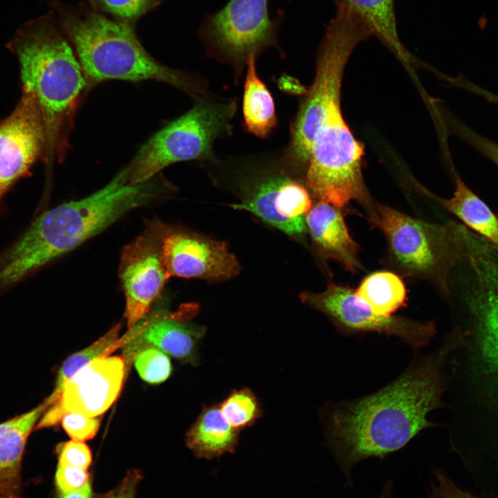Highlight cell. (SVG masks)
Listing matches in <instances>:
<instances>
[{
  "instance_id": "obj_25",
  "label": "cell",
  "mask_w": 498,
  "mask_h": 498,
  "mask_svg": "<svg viewBox=\"0 0 498 498\" xmlns=\"http://www.w3.org/2000/svg\"><path fill=\"white\" fill-rule=\"evenodd\" d=\"M121 325L113 326L87 347L70 356L60 367L53 391L49 395L53 404L59 398L64 385L81 368L95 358L110 355V347L119 339Z\"/></svg>"
},
{
  "instance_id": "obj_26",
  "label": "cell",
  "mask_w": 498,
  "mask_h": 498,
  "mask_svg": "<svg viewBox=\"0 0 498 498\" xmlns=\"http://www.w3.org/2000/svg\"><path fill=\"white\" fill-rule=\"evenodd\" d=\"M219 408L230 425L238 431L253 425L261 415L257 398L248 388L232 391Z\"/></svg>"
},
{
  "instance_id": "obj_1",
  "label": "cell",
  "mask_w": 498,
  "mask_h": 498,
  "mask_svg": "<svg viewBox=\"0 0 498 498\" xmlns=\"http://www.w3.org/2000/svg\"><path fill=\"white\" fill-rule=\"evenodd\" d=\"M459 340V333H452L438 350L414 360L385 387L329 405L324 421L326 441L349 485L358 463L396 452L434 425L427 416L443 405L441 369Z\"/></svg>"
},
{
  "instance_id": "obj_21",
  "label": "cell",
  "mask_w": 498,
  "mask_h": 498,
  "mask_svg": "<svg viewBox=\"0 0 498 498\" xmlns=\"http://www.w3.org/2000/svg\"><path fill=\"white\" fill-rule=\"evenodd\" d=\"M455 190L448 199L434 197L445 209L489 243L498 248V218L486 203L454 173Z\"/></svg>"
},
{
  "instance_id": "obj_3",
  "label": "cell",
  "mask_w": 498,
  "mask_h": 498,
  "mask_svg": "<svg viewBox=\"0 0 498 498\" xmlns=\"http://www.w3.org/2000/svg\"><path fill=\"white\" fill-rule=\"evenodd\" d=\"M8 46L16 55L22 91L35 98L46 136L45 155L60 157L66 127L86 86L77 56L45 19L26 23Z\"/></svg>"
},
{
  "instance_id": "obj_12",
  "label": "cell",
  "mask_w": 498,
  "mask_h": 498,
  "mask_svg": "<svg viewBox=\"0 0 498 498\" xmlns=\"http://www.w3.org/2000/svg\"><path fill=\"white\" fill-rule=\"evenodd\" d=\"M127 373L122 356L91 360L65 383L59 398L43 414L35 430L57 425L68 413L102 415L118 398Z\"/></svg>"
},
{
  "instance_id": "obj_9",
  "label": "cell",
  "mask_w": 498,
  "mask_h": 498,
  "mask_svg": "<svg viewBox=\"0 0 498 498\" xmlns=\"http://www.w3.org/2000/svg\"><path fill=\"white\" fill-rule=\"evenodd\" d=\"M279 24L270 17L268 0H230L205 17L199 36L207 55L230 65L238 80L250 57L270 47L279 49Z\"/></svg>"
},
{
  "instance_id": "obj_20",
  "label": "cell",
  "mask_w": 498,
  "mask_h": 498,
  "mask_svg": "<svg viewBox=\"0 0 498 498\" xmlns=\"http://www.w3.org/2000/svg\"><path fill=\"white\" fill-rule=\"evenodd\" d=\"M239 431L230 425L219 405L205 407L189 429L187 446L199 458L212 459L232 453L238 443Z\"/></svg>"
},
{
  "instance_id": "obj_30",
  "label": "cell",
  "mask_w": 498,
  "mask_h": 498,
  "mask_svg": "<svg viewBox=\"0 0 498 498\" xmlns=\"http://www.w3.org/2000/svg\"><path fill=\"white\" fill-rule=\"evenodd\" d=\"M107 12L124 21L134 20L155 4L157 0H93Z\"/></svg>"
},
{
  "instance_id": "obj_15",
  "label": "cell",
  "mask_w": 498,
  "mask_h": 498,
  "mask_svg": "<svg viewBox=\"0 0 498 498\" xmlns=\"http://www.w3.org/2000/svg\"><path fill=\"white\" fill-rule=\"evenodd\" d=\"M195 311L193 305L174 312L156 311L129 329L116 342V349H123L127 370L137 353L146 347L157 348L182 362L197 364L198 344L205 328L188 321Z\"/></svg>"
},
{
  "instance_id": "obj_29",
  "label": "cell",
  "mask_w": 498,
  "mask_h": 498,
  "mask_svg": "<svg viewBox=\"0 0 498 498\" xmlns=\"http://www.w3.org/2000/svg\"><path fill=\"white\" fill-rule=\"evenodd\" d=\"M58 465L71 466L88 470L92 462L89 448L81 441L71 440L56 447Z\"/></svg>"
},
{
  "instance_id": "obj_6",
  "label": "cell",
  "mask_w": 498,
  "mask_h": 498,
  "mask_svg": "<svg viewBox=\"0 0 498 498\" xmlns=\"http://www.w3.org/2000/svg\"><path fill=\"white\" fill-rule=\"evenodd\" d=\"M368 217L384 234L388 258L397 270L448 293L451 270L467 257L470 232L465 226L425 222L377 202Z\"/></svg>"
},
{
  "instance_id": "obj_22",
  "label": "cell",
  "mask_w": 498,
  "mask_h": 498,
  "mask_svg": "<svg viewBox=\"0 0 498 498\" xmlns=\"http://www.w3.org/2000/svg\"><path fill=\"white\" fill-rule=\"evenodd\" d=\"M256 57L249 59L246 68L242 112L244 127L254 136L266 138L277 124L273 98L256 68Z\"/></svg>"
},
{
  "instance_id": "obj_33",
  "label": "cell",
  "mask_w": 498,
  "mask_h": 498,
  "mask_svg": "<svg viewBox=\"0 0 498 498\" xmlns=\"http://www.w3.org/2000/svg\"><path fill=\"white\" fill-rule=\"evenodd\" d=\"M432 472L429 498H480L461 489L442 470Z\"/></svg>"
},
{
  "instance_id": "obj_5",
  "label": "cell",
  "mask_w": 498,
  "mask_h": 498,
  "mask_svg": "<svg viewBox=\"0 0 498 498\" xmlns=\"http://www.w3.org/2000/svg\"><path fill=\"white\" fill-rule=\"evenodd\" d=\"M335 3V16L326 28L316 59L314 81L290 126L289 140L281 155L296 172H305L312 145L328 108L340 98L343 73L356 47L373 36L366 23L345 5Z\"/></svg>"
},
{
  "instance_id": "obj_24",
  "label": "cell",
  "mask_w": 498,
  "mask_h": 498,
  "mask_svg": "<svg viewBox=\"0 0 498 498\" xmlns=\"http://www.w3.org/2000/svg\"><path fill=\"white\" fill-rule=\"evenodd\" d=\"M361 304L374 313L389 317L403 306L407 299L406 288L400 277L389 271H378L367 276L355 290Z\"/></svg>"
},
{
  "instance_id": "obj_2",
  "label": "cell",
  "mask_w": 498,
  "mask_h": 498,
  "mask_svg": "<svg viewBox=\"0 0 498 498\" xmlns=\"http://www.w3.org/2000/svg\"><path fill=\"white\" fill-rule=\"evenodd\" d=\"M165 187L155 178L139 184L124 168L104 187L46 211L12 246L0 269V286L19 280L100 233L129 212L160 199Z\"/></svg>"
},
{
  "instance_id": "obj_19",
  "label": "cell",
  "mask_w": 498,
  "mask_h": 498,
  "mask_svg": "<svg viewBox=\"0 0 498 498\" xmlns=\"http://www.w3.org/2000/svg\"><path fill=\"white\" fill-rule=\"evenodd\" d=\"M48 398L0 423V498H23L21 465L28 439L48 408Z\"/></svg>"
},
{
  "instance_id": "obj_17",
  "label": "cell",
  "mask_w": 498,
  "mask_h": 498,
  "mask_svg": "<svg viewBox=\"0 0 498 498\" xmlns=\"http://www.w3.org/2000/svg\"><path fill=\"white\" fill-rule=\"evenodd\" d=\"M46 136L35 98L22 91L12 113L0 122V199L45 155Z\"/></svg>"
},
{
  "instance_id": "obj_28",
  "label": "cell",
  "mask_w": 498,
  "mask_h": 498,
  "mask_svg": "<svg viewBox=\"0 0 498 498\" xmlns=\"http://www.w3.org/2000/svg\"><path fill=\"white\" fill-rule=\"evenodd\" d=\"M62 425L72 440L84 442L98 433L100 421L98 417L68 413L61 419Z\"/></svg>"
},
{
  "instance_id": "obj_8",
  "label": "cell",
  "mask_w": 498,
  "mask_h": 498,
  "mask_svg": "<svg viewBox=\"0 0 498 498\" xmlns=\"http://www.w3.org/2000/svg\"><path fill=\"white\" fill-rule=\"evenodd\" d=\"M364 147L346 123L340 98L333 101L315 136L304 174L317 198L339 208L356 201L371 214L376 204L362 176Z\"/></svg>"
},
{
  "instance_id": "obj_4",
  "label": "cell",
  "mask_w": 498,
  "mask_h": 498,
  "mask_svg": "<svg viewBox=\"0 0 498 498\" xmlns=\"http://www.w3.org/2000/svg\"><path fill=\"white\" fill-rule=\"evenodd\" d=\"M87 86L107 80L167 83L195 100L211 95L208 84L198 75L165 66L143 48L127 24L96 13L66 21Z\"/></svg>"
},
{
  "instance_id": "obj_14",
  "label": "cell",
  "mask_w": 498,
  "mask_h": 498,
  "mask_svg": "<svg viewBox=\"0 0 498 498\" xmlns=\"http://www.w3.org/2000/svg\"><path fill=\"white\" fill-rule=\"evenodd\" d=\"M471 269L467 303L487 367L498 375V248L472 234L465 261Z\"/></svg>"
},
{
  "instance_id": "obj_32",
  "label": "cell",
  "mask_w": 498,
  "mask_h": 498,
  "mask_svg": "<svg viewBox=\"0 0 498 498\" xmlns=\"http://www.w3.org/2000/svg\"><path fill=\"white\" fill-rule=\"evenodd\" d=\"M89 478L86 470L57 465L55 483L58 493H65L82 488L90 481Z\"/></svg>"
},
{
  "instance_id": "obj_7",
  "label": "cell",
  "mask_w": 498,
  "mask_h": 498,
  "mask_svg": "<svg viewBox=\"0 0 498 498\" xmlns=\"http://www.w3.org/2000/svg\"><path fill=\"white\" fill-rule=\"evenodd\" d=\"M237 109L235 98L211 95L195 100L189 111L165 125L140 148L124 168L129 181L133 184L148 181L175 163L214 160L213 145L218 138L232 133Z\"/></svg>"
},
{
  "instance_id": "obj_35",
  "label": "cell",
  "mask_w": 498,
  "mask_h": 498,
  "mask_svg": "<svg viewBox=\"0 0 498 498\" xmlns=\"http://www.w3.org/2000/svg\"><path fill=\"white\" fill-rule=\"evenodd\" d=\"M93 492L91 482L82 488L65 493H59L58 498H92Z\"/></svg>"
},
{
  "instance_id": "obj_16",
  "label": "cell",
  "mask_w": 498,
  "mask_h": 498,
  "mask_svg": "<svg viewBox=\"0 0 498 498\" xmlns=\"http://www.w3.org/2000/svg\"><path fill=\"white\" fill-rule=\"evenodd\" d=\"M165 266L170 277L210 281L238 275L239 264L225 243L160 223Z\"/></svg>"
},
{
  "instance_id": "obj_18",
  "label": "cell",
  "mask_w": 498,
  "mask_h": 498,
  "mask_svg": "<svg viewBox=\"0 0 498 498\" xmlns=\"http://www.w3.org/2000/svg\"><path fill=\"white\" fill-rule=\"evenodd\" d=\"M341 208L317 201L305 216L307 231L316 250L356 273L361 268L359 246L351 236Z\"/></svg>"
},
{
  "instance_id": "obj_11",
  "label": "cell",
  "mask_w": 498,
  "mask_h": 498,
  "mask_svg": "<svg viewBox=\"0 0 498 498\" xmlns=\"http://www.w3.org/2000/svg\"><path fill=\"white\" fill-rule=\"evenodd\" d=\"M290 172H295L281 155L266 156V173L248 199L232 208L248 211L290 237H302L307 232L305 216L312 203L308 190Z\"/></svg>"
},
{
  "instance_id": "obj_36",
  "label": "cell",
  "mask_w": 498,
  "mask_h": 498,
  "mask_svg": "<svg viewBox=\"0 0 498 498\" xmlns=\"http://www.w3.org/2000/svg\"><path fill=\"white\" fill-rule=\"evenodd\" d=\"M379 498H386V497H379Z\"/></svg>"
},
{
  "instance_id": "obj_34",
  "label": "cell",
  "mask_w": 498,
  "mask_h": 498,
  "mask_svg": "<svg viewBox=\"0 0 498 498\" xmlns=\"http://www.w3.org/2000/svg\"><path fill=\"white\" fill-rule=\"evenodd\" d=\"M141 478L138 470H129L117 487L98 498H136V488Z\"/></svg>"
},
{
  "instance_id": "obj_13",
  "label": "cell",
  "mask_w": 498,
  "mask_h": 498,
  "mask_svg": "<svg viewBox=\"0 0 498 498\" xmlns=\"http://www.w3.org/2000/svg\"><path fill=\"white\" fill-rule=\"evenodd\" d=\"M119 277L125 297L128 329L149 313L169 277L163 258L160 222L122 249Z\"/></svg>"
},
{
  "instance_id": "obj_27",
  "label": "cell",
  "mask_w": 498,
  "mask_h": 498,
  "mask_svg": "<svg viewBox=\"0 0 498 498\" xmlns=\"http://www.w3.org/2000/svg\"><path fill=\"white\" fill-rule=\"evenodd\" d=\"M133 362L140 377L150 384L165 381L172 370L169 356L154 347H146L139 351Z\"/></svg>"
},
{
  "instance_id": "obj_31",
  "label": "cell",
  "mask_w": 498,
  "mask_h": 498,
  "mask_svg": "<svg viewBox=\"0 0 498 498\" xmlns=\"http://www.w3.org/2000/svg\"><path fill=\"white\" fill-rule=\"evenodd\" d=\"M454 127L459 138L498 167L497 142L479 134L460 122L455 121Z\"/></svg>"
},
{
  "instance_id": "obj_10",
  "label": "cell",
  "mask_w": 498,
  "mask_h": 498,
  "mask_svg": "<svg viewBox=\"0 0 498 498\" xmlns=\"http://www.w3.org/2000/svg\"><path fill=\"white\" fill-rule=\"evenodd\" d=\"M300 298L305 304L326 315L347 335L374 333L395 336L418 349L427 345L436 333L433 321L378 315L357 300L355 290L334 282H329L320 293H303Z\"/></svg>"
},
{
  "instance_id": "obj_23",
  "label": "cell",
  "mask_w": 498,
  "mask_h": 498,
  "mask_svg": "<svg viewBox=\"0 0 498 498\" xmlns=\"http://www.w3.org/2000/svg\"><path fill=\"white\" fill-rule=\"evenodd\" d=\"M347 6L368 26L400 61L411 63L413 57L401 42L397 30L394 0H335Z\"/></svg>"
}]
</instances>
